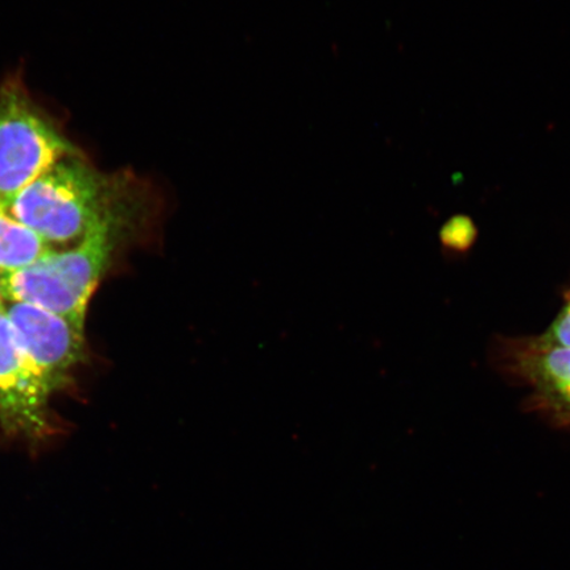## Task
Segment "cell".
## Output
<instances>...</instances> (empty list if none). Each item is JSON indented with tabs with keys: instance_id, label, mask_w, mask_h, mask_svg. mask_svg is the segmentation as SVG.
<instances>
[{
	"instance_id": "6da1fadb",
	"label": "cell",
	"mask_w": 570,
	"mask_h": 570,
	"mask_svg": "<svg viewBox=\"0 0 570 570\" xmlns=\"http://www.w3.org/2000/svg\"><path fill=\"white\" fill-rule=\"evenodd\" d=\"M166 206L163 189L151 178L131 170L105 174L76 153L28 185L9 213L52 248H63L107 226L151 232Z\"/></svg>"
},
{
	"instance_id": "7a4b0ae2",
	"label": "cell",
	"mask_w": 570,
	"mask_h": 570,
	"mask_svg": "<svg viewBox=\"0 0 570 570\" xmlns=\"http://www.w3.org/2000/svg\"><path fill=\"white\" fill-rule=\"evenodd\" d=\"M137 227L114 225L92 232L80 244L52 248L31 266L0 275L6 302L32 304L85 326L88 306L120 244Z\"/></svg>"
},
{
	"instance_id": "3957f363",
	"label": "cell",
	"mask_w": 570,
	"mask_h": 570,
	"mask_svg": "<svg viewBox=\"0 0 570 570\" xmlns=\"http://www.w3.org/2000/svg\"><path fill=\"white\" fill-rule=\"evenodd\" d=\"M80 153L19 76L0 85V209L66 156Z\"/></svg>"
},
{
	"instance_id": "277c9868",
	"label": "cell",
	"mask_w": 570,
	"mask_h": 570,
	"mask_svg": "<svg viewBox=\"0 0 570 570\" xmlns=\"http://www.w3.org/2000/svg\"><path fill=\"white\" fill-rule=\"evenodd\" d=\"M4 313L23 351L52 394L85 358V326L27 303L6 302Z\"/></svg>"
},
{
	"instance_id": "5b68a950",
	"label": "cell",
	"mask_w": 570,
	"mask_h": 570,
	"mask_svg": "<svg viewBox=\"0 0 570 570\" xmlns=\"http://www.w3.org/2000/svg\"><path fill=\"white\" fill-rule=\"evenodd\" d=\"M52 395L20 346L4 309L0 311V420L12 432L41 436L48 428Z\"/></svg>"
},
{
	"instance_id": "8992f818",
	"label": "cell",
	"mask_w": 570,
	"mask_h": 570,
	"mask_svg": "<svg viewBox=\"0 0 570 570\" xmlns=\"http://www.w3.org/2000/svg\"><path fill=\"white\" fill-rule=\"evenodd\" d=\"M503 358L510 372L532 389L541 410L570 424V348L540 336L522 338L508 342Z\"/></svg>"
},
{
	"instance_id": "52a82bcc",
	"label": "cell",
	"mask_w": 570,
	"mask_h": 570,
	"mask_svg": "<svg viewBox=\"0 0 570 570\" xmlns=\"http://www.w3.org/2000/svg\"><path fill=\"white\" fill-rule=\"evenodd\" d=\"M51 249L30 227L0 209V275L31 266Z\"/></svg>"
},
{
	"instance_id": "ba28073f",
	"label": "cell",
	"mask_w": 570,
	"mask_h": 570,
	"mask_svg": "<svg viewBox=\"0 0 570 570\" xmlns=\"http://www.w3.org/2000/svg\"><path fill=\"white\" fill-rule=\"evenodd\" d=\"M540 337L553 345L570 348V292L558 317L553 320L551 326Z\"/></svg>"
},
{
	"instance_id": "9c48e42d",
	"label": "cell",
	"mask_w": 570,
	"mask_h": 570,
	"mask_svg": "<svg viewBox=\"0 0 570 570\" xmlns=\"http://www.w3.org/2000/svg\"><path fill=\"white\" fill-rule=\"evenodd\" d=\"M474 237V227L470 220L465 218H455L449 220L444 226L441 238L446 246L451 247H465L468 244H472Z\"/></svg>"
},
{
	"instance_id": "30bf717a",
	"label": "cell",
	"mask_w": 570,
	"mask_h": 570,
	"mask_svg": "<svg viewBox=\"0 0 570 570\" xmlns=\"http://www.w3.org/2000/svg\"><path fill=\"white\" fill-rule=\"evenodd\" d=\"M6 303L4 292H3V285H2V277H0V311H3Z\"/></svg>"
}]
</instances>
